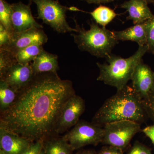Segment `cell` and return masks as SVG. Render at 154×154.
I'll return each instance as SVG.
<instances>
[{"mask_svg":"<svg viewBox=\"0 0 154 154\" xmlns=\"http://www.w3.org/2000/svg\"><path fill=\"white\" fill-rule=\"evenodd\" d=\"M44 50L42 45H32L20 50L15 56L19 63H29L31 61H33Z\"/></svg>","mask_w":154,"mask_h":154,"instance_id":"d6986e66","label":"cell"},{"mask_svg":"<svg viewBox=\"0 0 154 154\" xmlns=\"http://www.w3.org/2000/svg\"><path fill=\"white\" fill-rule=\"evenodd\" d=\"M19 92L11 88L5 82L0 80V110L5 112L13 105Z\"/></svg>","mask_w":154,"mask_h":154,"instance_id":"e0dca14e","label":"cell"},{"mask_svg":"<svg viewBox=\"0 0 154 154\" xmlns=\"http://www.w3.org/2000/svg\"><path fill=\"white\" fill-rule=\"evenodd\" d=\"M75 154H97L94 149H84L77 152Z\"/></svg>","mask_w":154,"mask_h":154,"instance_id":"4dcf8cb0","label":"cell"},{"mask_svg":"<svg viewBox=\"0 0 154 154\" xmlns=\"http://www.w3.org/2000/svg\"><path fill=\"white\" fill-rule=\"evenodd\" d=\"M142 102L147 116L154 122V92Z\"/></svg>","mask_w":154,"mask_h":154,"instance_id":"cb8c5ba5","label":"cell"},{"mask_svg":"<svg viewBox=\"0 0 154 154\" xmlns=\"http://www.w3.org/2000/svg\"><path fill=\"white\" fill-rule=\"evenodd\" d=\"M11 16V4L7 2L5 0H0V24H2L8 31L11 41L14 35Z\"/></svg>","mask_w":154,"mask_h":154,"instance_id":"44dd1931","label":"cell"},{"mask_svg":"<svg viewBox=\"0 0 154 154\" xmlns=\"http://www.w3.org/2000/svg\"><path fill=\"white\" fill-rule=\"evenodd\" d=\"M43 140H39L32 143L28 149L22 154H39L43 148Z\"/></svg>","mask_w":154,"mask_h":154,"instance_id":"484cf974","label":"cell"},{"mask_svg":"<svg viewBox=\"0 0 154 154\" xmlns=\"http://www.w3.org/2000/svg\"><path fill=\"white\" fill-rule=\"evenodd\" d=\"M75 94L72 82L62 80L57 73L35 75L11 107L1 113L0 126L31 142L43 140L55 133L62 108Z\"/></svg>","mask_w":154,"mask_h":154,"instance_id":"6da1fadb","label":"cell"},{"mask_svg":"<svg viewBox=\"0 0 154 154\" xmlns=\"http://www.w3.org/2000/svg\"><path fill=\"white\" fill-rule=\"evenodd\" d=\"M131 81V88L142 100L154 92V72L143 60L136 67Z\"/></svg>","mask_w":154,"mask_h":154,"instance_id":"9c48e42d","label":"cell"},{"mask_svg":"<svg viewBox=\"0 0 154 154\" xmlns=\"http://www.w3.org/2000/svg\"><path fill=\"white\" fill-rule=\"evenodd\" d=\"M147 51L148 46L146 45L139 46L136 52L127 58L111 54L106 58L107 63H96L100 71L97 80L120 91L131 80L136 67L142 61L143 57Z\"/></svg>","mask_w":154,"mask_h":154,"instance_id":"3957f363","label":"cell"},{"mask_svg":"<svg viewBox=\"0 0 154 154\" xmlns=\"http://www.w3.org/2000/svg\"><path fill=\"white\" fill-rule=\"evenodd\" d=\"M145 23L148 51L154 54V16Z\"/></svg>","mask_w":154,"mask_h":154,"instance_id":"603a6c76","label":"cell"},{"mask_svg":"<svg viewBox=\"0 0 154 154\" xmlns=\"http://www.w3.org/2000/svg\"><path fill=\"white\" fill-rule=\"evenodd\" d=\"M17 62L16 56L12 53L0 48V78L2 77L13 65Z\"/></svg>","mask_w":154,"mask_h":154,"instance_id":"7402d4cb","label":"cell"},{"mask_svg":"<svg viewBox=\"0 0 154 154\" xmlns=\"http://www.w3.org/2000/svg\"><path fill=\"white\" fill-rule=\"evenodd\" d=\"M34 75L31 65L17 62L10 67L0 79L19 92L28 85Z\"/></svg>","mask_w":154,"mask_h":154,"instance_id":"7c38bea8","label":"cell"},{"mask_svg":"<svg viewBox=\"0 0 154 154\" xmlns=\"http://www.w3.org/2000/svg\"><path fill=\"white\" fill-rule=\"evenodd\" d=\"M102 143L123 150L129 145L135 135L141 131L140 124L130 120L113 122L103 126Z\"/></svg>","mask_w":154,"mask_h":154,"instance_id":"8992f818","label":"cell"},{"mask_svg":"<svg viewBox=\"0 0 154 154\" xmlns=\"http://www.w3.org/2000/svg\"><path fill=\"white\" fill-rule=\"evenodd\" d=\"M117 41L135 42L139 46L147 45L145 23L137 24L121 31H113Z\"/></svg>","mask_w":154,"mask_h":154,"instance_id":"2e32d148","label":"cell"},{"mask_svg":"<svg viewBox=\"0 0 154 154\" xmlns=\"http://www.w3.org/2000/svg\"><path fill=\"white\" fill-rule=\"evenodd\" d=\"M90 14L96 23L103 27H105L117 15L112 9L102 5L99 6Z\"/></svg>","mask_w":154,"mask_h":154,"instance_id":"ffe728a7","label":"cell"},{"mask_svg":"<svg viewBox=\"0 0 154 154\" xmlns=\"http://www.w3.org/2000/svg\"><path fill=\"white\" fill-rule=\"evenodd\" d=\"M48 40L47 35L42 28H32L14 34L11 42L0 48L6 50L15 56L20 50L33 44L43 45Z\"/></svg>","mask_w":154,"mask_h":154,"instance_id":"30bf717a","label":"cell"},{"mask_svg":"<svg viewBox=\"0 0 154 154\" xmlns=\"http://www.w3.org/2000/svg\"><path fill=\"white\" fill-rule=\"evenodd\" d=\"M148 4H153L154 3V0H144Z\"/></svg>","mask_w":154,"mask_h":154,"instance_id":"1f68e13d","label":"cell"},{"mask_svg":"<svg viewBox=\"0 0 154 154\" xmlns=\"http://www.w3.org/2000/svg\"><path fill=\"white\" fill-rule=\"evenodd\" d=\"M148 4L144 0H129L122 4L120 7L128 12L127 19L132 20L135 25L144 23L154 17Z\"/></svg>","mask_w":154,"mask_h":154,"instance_id":"5bb4252c","label":"cell"},{"mask_svg":"<svg viewBox=\"0 0 154 154\" xmlns=\"http://www.w3.org/2000/svg\"><path fill=\"white\" fill-rule=\"evenodd\" d=\"M103 136V127L92 122L79 121L72 129L63 137L74 151L86 146H96L102 143Z\"/></svg>","mask_w":154,"mask_h":154,"instance_id":"52a82bcc","label":"cell"},{"mask_svg":"<svg viewBox=\"0 0 154 154\" xmlns=\"http://www.w3.org/2000/svg\"><path fill=\"white\" fill-rule=\"evenodd\" d=\"M147 117L141 99L127 85L105 101L94 116L92 123L102 127L107 123L122 120L141 124Z\"/></svg>","mask_w":154,"mask_h":154,"instance_id":"7a4b0ae2","label":"cell"},{"mask_svg":"<svg viewBox=\"0 0 154 154\" xmlns=\"http://www.w3.org/2000/svg\"><path fill=\"white\" fill-rule=\"evenodd\" d=\"M126 154H152L148 147L136 141Z\"/></svg>","mask_w":154,"mask_h":154,"instance_id":"d4e9b609","label":"cell"},{"mask_svg":"<svg viewBox=\"0 0 154 154\" xmlns=\"http://www.w3.org/2000/svg\"><path fill=\"white\" fill-rule=\"evenodd\" d=\"M31 66L34 75L43 73H57L59 69L58 56L44 50L33 60Z\"/></svg>","mask_w":154,"mask_h":154,"instance_id":"9a60e30c","label":"cell"},{"mask_svg":"<svg viewBox=\"0 0 154 154\" xmlns=\"http://www.w3.org/2000/svg\"><path fill=\"white\" fill-rule=\"evenodd\" d=\"M77 34H72L75 43L82 51L90 53L96 57L105 58L111 54L114 46L118 43L113 31L105 27H99L92 22L90 28L86 30L75 22Z\"/></svg>","mask_w":154,"mask_h":154,"instance_id":"277c9868","label":"cell"},{"mask_svg":"<svg viewBox=\"0 0 154 154\" xmlns=\"http://www.w3.org/2000/svg\"><path fill=\"white\" fill-rule=\"evenodd\" d=\"M39 154H45V152H44V149L43 148L42 150V151L41 152H40V153Z\"/></svg>","mask_w":154,"mask_h":154,"instance_id":"d6a6232c","label":"cell"},{"mask_svg":"<svg viewBox=\"0 0 154 154\" xmlns=\"http://www.w3.org/2000/svg\"><path fill=\"white\" fill-rule=\"evenodd\" d=\"M85 109V101L81 96L75 94L70 97L62 108L56 125L55 133H62L74 126Z\"/></svg>","mask_w":154,"mask_h":154,"instance_id":"ba28073f","label":"cell"},{"mask_svg":"<svg viewBox=\"0 0 154 154\" xmlns=\"http://www.w3.org/2000/svg\"><path fill=\"white\" fill-rule=\"evenodd\" d=\"M31 142L0 126V150L6 154H22Z\"/></svg>","mask_w":154,"mask_h":154,"instance_id":"4fadbf2b","label":"cell"},{"mask_svg":"<svg viewBox=\"0 0 154 154\" xmlns=\"http://www.w3.org/2000/svg\"><path fill=\"white\" fill-rule=\"evenodd\" d=\"M11 8L14 34L22 33L32 28H43L42 25L34 19L29 4L26 5L19 2L11 4Z\"/></svg>","mask_w":154,"mask_h":154,"instance_id":"8fae6325","label":"cell"},{"mask_svg":"<svg viewBox=\"0 0 154 154\" xmlns=\"http://www.w3.org/2000/svg\"><path fill=\"white\" fill-rule=\"evenodd\" d=\"M43 149L45 154H72L73 151L70 145L63 137L48 140L44 143Z\"/></svg>","mask_w":154,"mask_h":154,"instance_id":"ac0fdd59","label":"cell"},{"mask_svg":"<svg viewBox=\"0 0 154 154\" xmlns=\"http://www.w3.org/2000/svg\"><path fill=\"white\" fill-rule=\"evenodd\" d=\"M11 41V37L8 31L2 24H0V48L8 44Z\"/></svg>","mask_w":154,"mask_h":154,"instance_id":"83f0119b","label":"cell"},{"mask_svg":"<svg viewBox=\"0 0 154 154\" xmlns=\"http://www.w3.org/2000/svg\"><path fill=\"white\" fill-rule=\"evenodd\" d=\"M97 154H123V150L116 147L105 145L102 147Z\"/></svg>","mask_w":154,"mask_h":154,"instance_id":"4316f807","label":"cell"},{"mask_svg":"<svg viewBox=\"0 0 154 154\" xmlns=\"http://www.w3.org/2000/svg\"><path fill=\"white\" fill-rule=\"evenodd\" d=\"M142 131L150 139L154 145V125L146 127Z\"/></svg>","mask_w":154,"mask_h":154,"instance_id":"f1b7e54d","label":"cell"},{"mask_svg":"<svg viewBox=\"0 0 154 154\" xmlns=\"http://www.w3.org/2000/svg\"><path fill=\"white\" fill-rule=\"evenodd\" d=\"M0 154H6L4 152H3L2 150H0Z\"/></svg>","mask_w":154,"mask_h":154,"instance_id":"836d02e7","label":"cell"},{"mask_svg":"<svg viewBox=\"0 0 154 154\" xmlns=\"http://www.w3.org/2000/svg\"><path fill=\"white\" fill-rule=\"evenodd\" d=\"M153 5H154V3H153Z\"/></svg>","mask_w":154,"mask_h":154,"instance_id":"e575fe53","label":"cell"},{"mask_svg":"<svg viewBox=\"0 0 154 154\" xmlns=\"http://www.w3.org/2000/svg\"><path fill=\"white\" fill-rule=\"evenodd\" d=\"M82 1H85L89 4H99L101 3H107L113 2L115 0H82Z\"/></svg>","mask_w":154,"mask_h":154,"instance_id":"f546056e","label":"cell"},{"mask_svg":"<svg viewBox=\"0 0 154 154\" xmlns=\"http://www.w3.org/2000/svg\"><path fill=\"white\" fill-rule=\"evenodd\" d=\"M32 1L37 7L38 19L58 33H76V29L72 28L66 21V14L68 8L62 5L56 0Z\"/></svg>","mask_w":154,"mask_h":154,"instance_id":"5b68a950","label":"cell"}]
</instances>
